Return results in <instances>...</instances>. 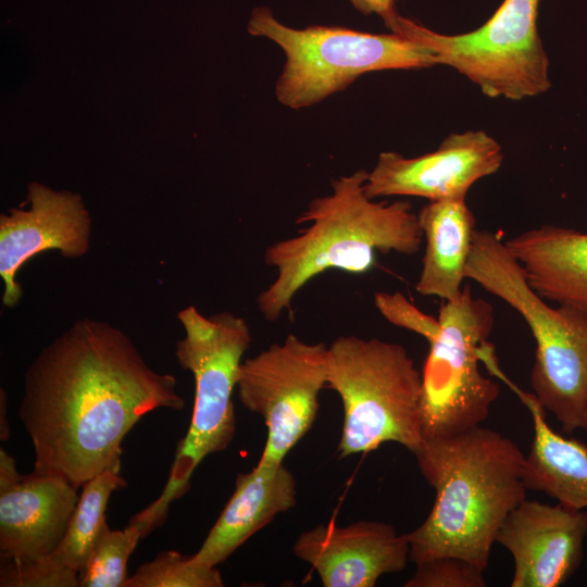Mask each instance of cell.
Returning a JSON list of instances; mask_svg holds the SVG:
<instances>
[{
    "instance_id": "ba28073f",
    "label": "cell",
    "mask_w": 587,
    "mask_h": 587,
    "mask_svg": "<svg viewBox=\"0 0 587 587\" xmlns=\"http://www.w3.org/2000/svg\"><path fill=\"white\" fill-rule=\"evenodd\" d=\"M540 0H503L480 27L458 35L440 34L396 9L386 27L425 47L437 65L452 67L490 98L523 100L551 86L549 59L538 34Z\"/></svg>"
},
{
    "instance_id": "6da1fadb",
    "label": "cell",
    "mask_w": 587,
    "mask_h": 587,
    "mask_svg": "<svg viewBox=\"0 0 587 587\" xmlns=\"http://www.w3.org/2000/svg\"><path fill=\"white\" fill-rule=\"evenodd\" d=\"M184 405L176 378L151 369L123 330L83 317L28 366L18 415L34 471L78 489L105 470L120 471L122 441L145 414Z\"/></svg>"
},
{
    "instance_id": "484cf974",
    "label": "cell",
    "mask_w": 587,
    "mask_h": 587,
    "mask_svg": "<svg viewBox=\"0 0 587 587\" xmlns=\"http://www.w3.org/2000/svg\"><path fill=\"white\" fill-rule=\"evenodd\" d=\"M363 14H377L384 17L395 9L396 0H349Z\"/></svg>"
},
{
    "instance_id": "4316f807",
    "label": "cell",
    "mask_w": 587,
    "mask_h": 587,
    "mask_svg": "<svg viewBox=\"0 0 587 587\" xmlns=\"http://www.w3.org/2000/svg\"><path fill=\"white\" fill-rule=\"evenodd\" d=\"M583 429H585L587 432V410H586V414H585V421H584Z\"/></svg>"
},
{
    "instance_id": "2e32d148",
    "label": "cell",
    "mask_w": 587,
    "mask_h": 587,
    "mask_svg": "<svg viewBox=\"0 0 587 587\" xmlns=\"http://www.w3.org/2000/svg\"><path fill=\"white\" fill-rule=\"evenodd\" d=\"M296 501V479L284 462L258 463L250 472L238 474L232 497L200 549L191 555L192 561L216 567Z\"/></svg>"
},
{
    "instance_id": "277c9868",
    "label": "cell",
    "mask_w": 587,
    "mask_h": 587,
    "mask_svg": "<svg viewBox=\"0 0 587 587\" xmlns=\"http://www.w3.org/2000/svg\"><path fill=\"white\" fill-rule=\"evenodd\" d=\"M466 278L515 309L536 341L529 380L542 408L571 434L587 410V313L552 308L527 283L522 265L496 232L476 230Z\"/></svg>"
},
{
    "instance_id": "e0dca14e",
    "label": "cell",
    "mask_w": 587,
    "mask_h": 587,
    "mask_svg": "<svg viewBox=\"0 0 587 587\" xmlns=\"http://www.w3.org/2000/svg\"><path fill=\"white\" fill-rule=\"evenodd\" d=\"M505 243L540 297L587 313V233L542 225Z\"/></svg>"
},
{
    "instance_id": "ffe728a7",
    "label": "cell",
    "mask_w": 587,
    "mask_h": 587,
    "mask_svg": "<svg viewBox=\"0 0 587 587\" xmlns=\"http://www.w3.org/2000/svg\"><path fill=\"white\" fill-rule=\"evenodd\" d=\"M126 482L118 470H105L85 483L65 535L49 555L59 570L79 577L91 549L108 526L105 509L113 491Z\"/></svg>"
},
{
    "instance_id": "4fadbf2b",
    "label": "cell",
    "mask_w": 587,
    "mask_h": 587,
    "mask_svg": "<svg viewBox=\"0 0 587 587\" xmlns=\"http://www.w3.org/2000/svg\"><path fill=\"white\" fill-rule=\"evenodd\" d=\"M587 512L562 503L523 500L505 517L496 542L514 561L511 587H558L578 569Z\"/></svg>"
},
{
    "instance_id": "9a60e30c",
    "label": "cell",
    "mask_w": 587,
    "mask_h": 587,
    "mask_svg": "<svg viewBox=\"0 0 587 587\" xmlns=\"http://www.w3.org/2000/svg\"><path fill=\"white\" fill-rule=\"evenodd\" d=\"M292 551L315 570L324 587H374L379 577L401 572L410 560L407 534L366 520L317 525L299 535Z\"/></svg>"
},
{
    "instance_id": "9c48e42d",
    "label": "cell",
    "mask_w": 587,
    "mask_h": 587,
    "mask_svg": "<svg viewBox=\"0 0 587 587\" xmlns=\"http://www.w3.org/2000/svg\"><path fill=\"white\" fill-rule=\"evenodd\" d=\"M439 330L430 340L422 374L423 439L455 436L479 426L500 394L499 385L483 375L478 350L494 323V309L474 298L471 287L442 301Z\"/></svg>"
},
{
    "instance_id": "7402d4cb",
    "label": "cell",
    "mask_w": 587,
    "mask_h": 587,
    "mask_svg": "<svg viewBox=\"0 0 587 587\" xmlns=\"http://www.w3.org/2000/svg\"><path fill=\"white\" fill-rule=\"evenodd\" d=\"M217 567L202 566L191 555L168 550L141 564L122 587H222Z\"/></svg>"
},
{
    "instance_id": "8992f818",
    "label": "cell",
    "mask_w": 587,
    "mask_h": 587,
    "mask_svg": "<svg viewBox=\"0 0 587 587\" xmlns=\"http://www.w3.org/2000/svg\"><path fill=\"white\" fill-rule=\"evenodd\" d=\"M327 386L344 409L340 458L386 442L413 453L422 444V374L402 345L355 335L336 338L327 348Z\"/></svg>"
},
{
    "instance_id": "d4e9b609",
    "label": "cell",
    "mask_w": 587,
    "mask_h": 587,
    "mask_svg": "<svg viewBox=\"0 0 587 587\" xmlns=\"http://www.w3.org/2000/svg\"><path fill=\"white\" fill-rule=\"evenodd\" d=\"M374 303L388 322L420 334L428 342L435 338L439 330L438 319L423 313L401 292H376Z\"/></svg>"
},
{
    "instance_id": "30bf717a",
    "label": "cell",
    "mask_w": 587,
    "mask_h": 587,
    "mask_svg": "<svg viewBox=\"0 0 587 587\" xmlns=\"http://www.w3.org/2000/svg\"><path fill=\"white\" fill-rule=\"evenodd\" d=\"M327 348L290 334L283 342L242 361L238 397L267 428L259 464L282 463L311 428L320 392L327 385Z\"/></svg>"
},
{
    "instance_id": "ac0fdd59",
    "label": "cell",
    "mask_w": 587,
    "mask_h": 587,
    "mask_svg": "<svg viewBox=\"0 0 587 587\" xmlns=\"http://www.w3.org/2000/svg\"><path fill=\"white\" fill-rule=\"evenodd\" d=\"M488 370L503 380L527 408L534 437L523 466L527 490L540 491L566 507L587 508V447L554 432L546 420V410L533 392L514 385L500 370L496 359Z\"/></svg>"
},
{
    "instance_id": "603a6c76",
    "label": "cell",
    "mask_w": 587,
    "mask_h": 587,
    "mask_svg": "<svg viewBox=\"0 0 587 587\" xmlns=\"http://www.w3.org/2000/svg\"><path fill=\"white\" fill-rule=\"evenodd\" d=\"M484 572L470 561L452 555L436 557L416 564L405 587H485Z\"/></svg>"
},
{
    "instance_id": "7a4b0ae2",
    "label": "cell",
    "mask_w": 587,
    "mask_h": 587,
    "mask_svg": "<svg viewBox=\"0 0 587 587\" xmlns=\"http://www.w3.org/2000/svg\"><path fill=\"white\" fill-rule=\"evenodd\" d=\"M413 455L435 500L424 522L407 534L410 560L452 555L485 571L503 521L526 499L525 454L509 437L479 425L423 439Z\"/></svg>"
},
{
    "instance_id": "8fae6325",
    "label": "cell",
    "mask_w": 587,
    "mask_h": 587,
    "mask_svg": "<svg viewBox=\"0 0 587 587\" xmlns=\"http://www.w3.org/2000/svg\"><path fill=\"white\" fill-rule=\"evenodd\" d=\"M502 162L501 146L486 132L452 133L435 151L420 157L380 152L369 172L365 192L372 199L409 196L435 201L466 197L474 183L495 174Z\"/></svg>"
},
{
    "instance_id": "3957f363",
    "label": "cell",
    "mask_w": 587,
    "mask_h": 587,
    "mask_svg": "<svg viewBox=\"0 0 587 587\" xmlns=\"http://www.w3.org/2000/svg\"><path fill=\"white\" fill-rule=\"evenodd\" d=\"M369 172L358 170L332 180V192L310 201L296 220L309 224L299 235L276 241L264 262L276 278L257 298L267 322H276L299 290L317 275L340 270L363 274L377 252L416 253L423 242L419 216L407 200L375 201L365 192Z\"/></svg>"
},
{
    "instance_id": "5b68a950",
    "label": "cell",
    "mask_w": 587,
    "mask_h": 587,
    "mask_svg": "<svg viewBox=\"0 0 587 587\" xmlns=\"http://www.w3.org/2000/svg\"><path fill=\"white\" fill-rule=\"evenodd\" d=\"M177 319L185 335L176 342L175 357L195 379L192 416L185 437L177 444L163 491L132 517L147 534L161 526L170 504L188 490L199 463L232 442L236 429L233 391L251 342L248 323L228 311L204 316L189 305L177 313Z\"/></svg>"
},
{
    "instance_id": "d6986e66",
    "label": "cell",
    "mask_w": 587,
    "mask_h": 587,
    "mask_svg": "<svg viewBox=\"0 0 587 587\" xmlns=\"http://www.w3.org/2000/svg\"><path fill=\"white\" fill-rule=\"evenodd\" d=\"M425 239L422 270L415 284L422 296L455 299L466 278L475 235V217L465 197L429 201L417 213Z\"/></svg>"
},
{
    "instance_id": "7c38bea8",
    "label": "cell",
    "mask_w": 587,
    "mask_h": 587,
    "mask_svg": "<svg viewBox=\"0 0 587 587\" xmlns=\"http://www.w3.org/2000/svg\"><path fill=\"white\" fill-rule=\"evenodd\" d=\"M27 200L28 210L12 208L0 215L2 303L9 309L23 296L16 275L32 258L54 250L66 259H77L90 249L92 223L79 195L33 182Z\"/></svg>"
},
{
    "instance_id": "cb8c5ba5",
    "label": "cell",
    "mask_w": 587,
    "mask_h": 587,
    "mask_svg": "<svg viewBox=\"0 0 587 587\" xmlns=\"http://www.w3.org/2000/svg\"><path fill=\"white\" fill-rule=\"evenodd\" d=\"M1 587H78L79 577L55 567L49 555L37 560H1Z\"/></svg>"
},
{
    "instance_id": "5bb4252c",
    "label": "cell",
    "mask_w": 587,
    "mask_h": 587,
    "mask_svg": "<svg viewBox=\"0 0 587 587\" xmlns=\"http://www.w3.org/2000/svg\"><path fill=\"white\" fill-rule=\"evenodd\" d=\"M77 488L62 477L21 475L0 450L1 560L29 561L50 555L62 541L78 502Z\"/></svg>"
},
{
    "instance_id": "44dd1931",
    "label": "cell",
    "mask_w": 587,
    "mask_h": 587,
    "mask_svg": "<svg viewBox=\"0 0 587 587\" xmlns=\"http://www.w3.org/2000/svg\"><path fill=\"white\" fill-rule=\"evenodd\" d=\"M142 537V527L133 521L121 530L107 526L79 574V587H122L128 577L127 561Z\"/></svg>"
},
{
    "instance_id": "52a82bcc",
    "label": "cell",
    "mask_w": 587,
    "mask_h": 587,
    "mask_svg": "<svg viewBox=\"0 0 587 587\" xmlns=\"http://www.w3.org/2000/svg\"><path fill=\"white\" fill-rule=\"evenodd\" d=\"M248 32L273 41L284 52L275 96L292 110L312 107L370 72L437 65L425 47L398 34L322 25L294 28L267 7L251 12Z\"/></svg>"
}]
</instances>
